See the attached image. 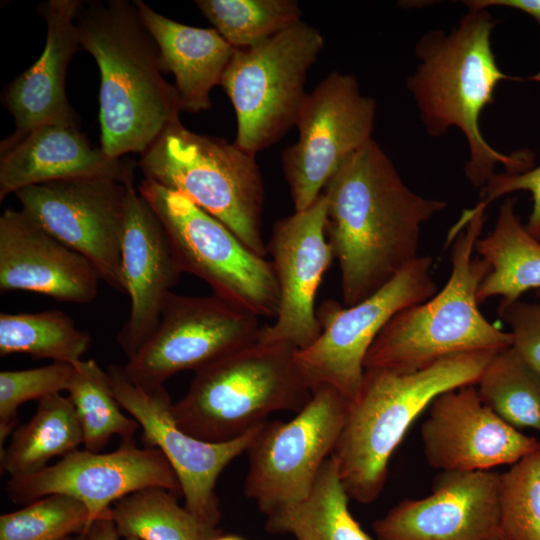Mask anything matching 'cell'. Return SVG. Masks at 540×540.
<instances>
[{
    "instance_id": "1",
    "label": "cell",
    "mask_w": 540,
    "mask_h": 540,
    "mask_svg": "<svg viewBox=\"0 0 540 540\" xmlns=\"http://www.w3.org/2000/svg\"><path fill=\"white\" fill-rule=\"evenodd\" d=\"M322 194L345 307L374 294L419 257L423 224L447 206L411 190L374 139L344 162Z\"/></svg>"
},
{
    "instance_id": "2",
    "label": "cell",
    "mask_w": 540,
    "mask_h": 540,
    "mask_svg": "<svg viewBox=\"0 0 540 540\" xmlns=\"http://www.w3.org/2000/svg\"><path fill=\"white\" fill-rule=\"evenodd\" d=\"M467 7L448 33L434 29L421 36L415 45L418 64L406 86L428 135L439 137L452 127L462 133L468 146L464 174L470 184L482 188L495 174L496 165L508 173L535 166L530 149L504 154L493 148L482 134L480 118L494 103L501 81L540 82V71L528 77L501 71L491 44L495 19L487 8Z\"/></svg>"
},
{
    "instance_id": "3",
    "label": "cell",
    "mask_w": 540,
    "mask_h": 540,
    "mask_svg": "<svg viewBox=\"0 0 540 540\" xmlns=\"http://www.w3.org/2000/svg\"><path fill=\"white\" fill-rule=\"evenodd\" d=\"M76 24L81 46L100 71L101 149L111 158L143 154L180 120L179 98L162 75L157 44L135 4L125 0L83 2Z\"/></svg>"
},
{
    "instance_id": "4",
    "label": "cell",
    "mask_w": 540,
    "mask_h": 540,
    "mask_svg": "<svg viewBox=\"0 0 540 540\" xmlns=\"http://www.w3.org/2000/svg\"><path fill=\"white\" fill-rule=\"evenodd\" d=\"M495 353L452 355L412 372L365 369L331 455L349 499L361 504L376 500L389 460L415 419L440 394L475 385Z\"/></svg>"
},
{
    "instance_id": "5",
    "label": "cell",
    "mask_w": 540,
    "mask_h": 540,
    "mask_svg": "<svg viewBox=\"0 0 540 540\" xmlns=\"http://www.w3.org/2000/svg\"><path fill=\"white\" fill-rule=\"evenodd\" d=\"M485 211L464 210L466 224L451 242L452 270L444 287L430 299L396 313L371 345L365 369L412 372L461 353L499 352L512 345L509 332L490 323L479 309L478 290L489 267L473 258Z\"/></svg>"
},
{
    "instance_id": "6",
    "label": "cell",
    "mask_w": 540,
    "mask_h": 540,
    "mask_svg": "<svg viewBox=\"0 0 540 540\" xmlns=\"http://www.w3.org/2000/svg\"><path fill=\"white\" fill-rule=\"evenodd\" d=\"M296 349L256 342L198 370L173 415L188 434L208 442L234 440L276 411L298 413L313 391Z\"/></svg>"
},
{
    "instance_id": "7",
    "label": "cell",
    "mask_w": 540,
    "mask_h": 540,
    "mask_svg": "<svg viewBox=\"0 0 540 540\" xmlns=\"http://www.w3.org/2000/svg\"><path fill=\"white\" fill-rule=\"evenodd\" d=\"M145 179L176 191L265 257L264 186L253 155L224 138L202 135L176 121L141 154Z\"/></svg>"
},
{
    "instance_id": "8",
    "label": "cell",
    "mask_w": 540,
    "mask_h": 540,
    "mask_svg": "<svg viewBox=\"0 0 540 540\" xmlns=\"http://www.w3.org/2000/svg\"><path fill=\"white\" fill-rule=\"evenodd\" d=\"M323 47L320 32L301 20L255 46L234 50L220 85L234 107L238 148L255 156L295 125L308 95L307 72Z\"/></svg>"
},
{
    "instance_id": "9",
    "label": "cell",
    "mask_w": 540,
    "mask_h": 540,
    "mask_svg": "<svg viewBox=\"0 0 540 540\" xmlns=\"http://www.w3.org/2000/svg\"><path fill=\"white\" fill-rule=\"evenodd\" d=\"M138 192L160 219L182 273L256 317L275 318L279 288L272 261L252 252L223 223L182 194L144 179Z\"/></svg>"
},
{
    "instance_id": "10",
    "label": "cell",
    "mask_w": 540,
    "mask_h": 540,
    "mask_svg": "<svg viewBox=\"0 0 540 540\" xmlns=\"http://www.w3.org/2000/svg\"><path fill=\"white\" fill-rule=\"evenodd\" d=\"M350 401L329 386L287 422H264L247 449L244 494L269 516L305 500L345 425Z\"/></svg>"
},
{
    "instance_id": "11",
    "label": "cell",
    "mask_w": 540,
    "mask_h": 540,
    "mask_svg": "<svg viewBox=\"0 0 540 540\" xmlns=\"http://www.w3.org/2000/svg\"><path fill=\"white\" fill-rule=\"evenodd\" d=\"M433 259L419 256L391 281L363 301L349 307L334 300L317 309L321 334L297 350L298 366L312 391L329 386L349 401L359 394L366 355L388 321L402 309L437 293L431 275Z\"/></svg>"
},
{
    "instance_id": "12",
    "label": "cell",
    "mask_w": 540,
    "mask_h": 540,
    "mask_svg": "<svg viewBox=\"0 0 540 540\" xmlns=\"http://www.w3.org/2000/svg\"><path fill=\"white\" fill-rule=\"evenodd\" d=\"M376 101L355 76L338 71L308 93L296 120L297 142L282 154L295 212L311 207L344 162L373 139Z\"/></svg>"
},
{
    "instance_id": "13",
    "label": "cell",
    "mask_w": 540,
    "mask_h": 540,
    "mask_svg": "<svg viewBox=\"0 0 540 540\" xmlns=\"http://www.w3.org/2000/svg\"><path fill=\"white\" fill-rule=\"evenodd\" d=\"M258 317L211 296L170 292L159 322L123 365L134 381L164 385L178 372L198 371L257 342Z\"/></svg>"
},
{
    "instance_id": "14",
    "label": "cell",
    "mask_w": 540,
    "mask_h": 540,
    "mask_svg": "<svg viewBox=\"0 0 540 540\" xmlns=\"http://www.w3.org/2000/svg\"><path fill=\"white\" fill-rule=\"evenodd\" d=\"M128 182L108 178L64 179L31 185L15 195L22 211L51 236L85 257L100 280L126 294L121 240Z\"/></svg>"
},
{
    "instance_id": "15",
    "label": "cell",
    "mask_w": 540,
    "mask_h": 540,
    "mask_svg": "<svg viewBox=\"0 0 540 540\" xmlns=\"http://www.w3.org/2000/svg\"><path fill=\"white\" fill-rule=\"evenodd\" d=\"M107 373L121 408L139 423L144 446L158 448L175 471L185 507L216 528L221 518L216 481L229 463L247 451L263 423L231 441H204L179 427L164 385L138 383L118 364L110 365Z\"/></svg>"
},
{
    "instance_id": "16",
    "label": "cell",
    "mask_w": 540,
    "mask_h": 540,
    "mask_svg": "<svg viewBox=\"0 0 540 540\" xmlns=\"http://www.w3.org/2000/svg\"><path fill=\"white\" fill-rule=\"evenodd\" d=\"M148 488H162L182 495L178 477L164 454L155 447L122 440L108 453L75 450L53 465L6 483L8 497L18 504L62 494L80 501L88 510L89 525L108 513L110 504Z\"/></svg>"
},
{
    "instance_id": "17",
    "label": "cell",
    "mask_w": 540,
    "mask_h": 540,
    "mask_svg": "<svg viewBox=\"0 0 540 540\" xmlns=\"http://www.w3.org/2000/svg\"><path fill=\"white\" fill-rule=\"evenodd\" d=\"M267 251L277 278L279 306L275 322L261 326L257 341L304 349L321 334L315 301L334 259L326 235L325 196L321 194L308 209L276 221Z\"/></svg>"
},
{
    "instance_id": "18",
    "label": "cell",
    "mask_w": 540,
    "mask_h": 540,
    "mask_svg": "<svg viewBox=\"0 0 540 540\" xmlns=\"http://www.w3.org/2000/svg\"><path fill=\"white\" fill-rule=\"evenodd\" d=\"M421 440L428 464L441 471L512 465L540 446L489 408L475 385L451 389L432 401Z\"/></svg>"
},
{
    "instance_id": "19",
    "label": "cell",
    "mask_w": 540,
    "mask_h": 540,
    "mask_svg": "<svg viewBox=\"0 0 540 540\" xmlns=\"http://www.w3.org/2000/svg\"><path fill=\"white\" fill-rule=\"evenodd\" d=\"M500 473L442 471L432 492L406 499L374 524L378 540H486L499 530Z\"/></svg>"
},
{
    "instance_id": "20",
    "label": "cell",
    "mask_w": 540,
    "mask_h": 540,
    "mask_svg": "<svg viewBox=\"0 0 540 540\" xmlns=\"http://www.w3.org/2000/svg\"><path fill=\"white\" fill-rule=\"evenodd\" d=\"M121 266L130 312L117 340L129 359L155 330L165 298L182 274L160 219L133 181L127 185Z\"/></svg>"
},
{
    "instance_id": "21",
    "label": "cell",
    "mask_w": 540,
    "mask_h": 540,
    "mask_svg": "<svg viewBox=\"0 0 540 540\" xmlns=\"http://www.w3.org/2000/svg\"><path fill=\"white\" fill-rule=\"evenodd\" d=\"M100 277L89 261L47 233L22 210L0 217V291H28L59 302L86 304Z\"/></svg>"
},
{
    "instance_id": "22",
    "label": "cell",
    "mask_w": 540,
    "mask_h": 540,
    "mask_svg": "<svg viewBox=\"0 0 540 540\" xmlns=\"http://www.w3.org/2000/svg\"><path fill=\"white\" fill-rule=\"evenodd\" d=\"M74 178L127 183L133 180V166L91 147L77 121L45 123L13 143H1V201L31 185Z\"/></svg>"
},
{
    "instance_id": "23",
    "label": "cell",
    "mask_w": 540,
    "mask_h": 540,
    "mask_svg": "<svg viewBox=\"0 0 540 540\" xmlns=\"http://www.w3.org/2000/svg\"><path fill=\"white\" fill-rule=\"evenodd\" d=\"M83 1L50 0L41 6L47 23L45 48L38 60L6 88L4 103L16 130L2 144L13 143L34 128L55 121H77L65 91L68 64L81 46L76 18Z\"/></svg>"
},
{
    "instance_id": "24",
    "label": "cell",
    "mask_w": 540,
    "mask_h": 540,
    "mask_svg": "<svg viewBox=\"0 0 540 540\" xmlns=\"http://www.w3.org/2000/svg\"><path fill=\"white\" fill-rule=\"evenodd\" d=\"M133 3L157 44L163 72L175 76L181 111L210 109V92L220 84L235 49L214 28L184 25L157 13L141 0Z\"/></svg>"
},
{
    "instance_id": "25",
    "label": "cell",
    "mask_w": 540,
    "mask_h": 540,
    "mask_svg": "<svg viewBox=\"0 0 540 540\" xmlns=\"http://www.w3.org/2000/svg\"><path fill=\"white\" fill-rule=\"evenodd\" d=\"M474 251L489 267L478 290L479 303L494 296L517 300L529 290L540 295V240L521 222L513 198L500 206L493 229L476 241Z\"/></svg>"
},
{
    "instance_id": "26",
    "label": "cell",
    "mask_w": 540,
    "mask_h": 540,
    "mask_svg": "<svg viewBox=\"0 0 540 540\" xmlns=\"http://www.w3.org/2000/svg\"><path fill=\"white\" fill-rule=\"evenodd\" d=\"M83 444V431L68 397L51 395L38 401L36 412L11 434L0 450L1 471L12 476L38 472L54 457H64Z\"/></svg>"
},
{
    "instance_id": "27",
    "label": "cell",
    "mask_w": 540,
    "mask_h": 540,
    "mask_svg": "<svg viewBox=\"0 0 540 540\" xmlns=\"http://www.w3.org/2000/svg\"><path fill=\"white\" fill-rule=\"evenodd\" d=\"M333 456L302 502L267 516L266 530L295 540H373L352 516Z\"/></svg>"
},
{
    "instance_id": "28",
    "label": "cell",
    "mask_w": 540,
    "mask_h": 540,
    "mask_svg": "<svg viewBox=\"0 0 540 540\" xmlns=\"http://www.w3.org/2000/svg\"><path fill=\"white\" fill-rule=\"evenodd\" d=\"M112 518L120 537L138 540H210L220 531L202 522L177 496L162 488H148L118 500Z\"/></svg>"
},
{
    "instance_id": "29",
    "label": "cell",
    "mask_w": 540,
    "mask_h": 540,
    "mask_svg": "<svg viewBox=\"0 0 540 540\" xmlns=\"http://www.w3.org/2000/svg\"><path fill=\"white\" fill-rule=\"evenodd\" d=\"M91 343L87 331L60 310L0 314V356L23 353L36 359L75 364Z\"/></svg>"
},
{
    "instance_id": "30",
    "label": "cell",
    "mask_w": 540,
    "mask_h": 540,
    "mask_svg": "<svg viewBox=\"0 0 540 540\" xmlns=\"http://www.w3.org/2000/svg\"><path fill=\"white\" fill-rule=\"evenodd\" d=\"M475 386L482 401L504 421L540 432V370L512 346L494 354Z\"/></svg>"
},
{
    "instance_id": "31",
    "label": "cell",
    "mask_w": 540,
    "mask_h": 540,
    "mask_svg": "<svg viewBox=\"0 0 540 540\" xmlns=\"http://www.w3.org/2000/svg\"><path fill=\"white\" fill-rule=\"evenodd\" d=\"M74 365L67 391L82 427L84 449L100 452L113 435L121 441L133 439L140 425L121 412L107 371L94 360Z\"/></svg>"
},
{
    "instance_id": "32",
    "label": "cell",
    "mask_w": 540,
    "mask_h": 540,
    "mask_svg": "<svg viewBox=\"0 0 540 540\" xmlns=\"http://www.w3.org/2000/svg\"><path fill=\"white\" fill-rule=\"evenodd\" d=\"M196 5L234 48L255 46L301 21L293 0H197Z\"/></svg>"
},
{
    "instance_id": "33",
    "label": "cell",
    "mask_w": 540,
    "mask_h": 540,
    "mask_svg": "<svg viewBox=\"0 0 540 540\" xmlns=\"http://www.w3.org/2000/svg\"><path fill=\"white\" fill-rule=\"evenodd\" d=\"M499 529L509 540H540V446L500 474Z\"/></svg>"
},
{
    "instance_id": "34",
    "label": "cell",
    "mask_w": 540,
    "mask_h": 540,
    "mask_svg": "<svg viewBox=\"0 0 540 540\" xmlns=\"http://www.w3.org/2000/svg\"><path fill=\"white\" fill-rule=\"evenodd\" d=\"M87 508L77 499L51 494L0 516V540H64L89 529Z\"/></svg>"
},
{
    "instance_id": "35",
    "label": "cell",
    "mask_w": 540,
    "mask_h": 540,
    "mask_svg": "<svg viewBox=\"0 0 540 540\" xmlns=\"http://www.w3.org/2000/svg\"><path fill=\"white\" fill-rule=\"evenodd\" d=\"M74 371V364L52 362L32 369L0 372V449L16 428L18 408L25 402L67 390Z\"/></svg>"
},
{
    "instance_id": "36",
    "label": "cell",
    "mask_w": 540,
    "mask_h": 540,
    "mask_svg": "<svg viewBox=\"0 0 540 540\" xmlns=\"http://www.w3.org/2000/svg\"><path fill=\"white\" fill-rule=\"evenodd\" d=\"M497 313L510 328L511 346L540 370V302L500 301Z\"/></svg>"
},
{
    "instance_id": "37",
    "label": "cell",
    "mask_w": 540,
    "mask_h": 540,
    "mask_svg": "<svg viewBox=\"0 0 540 540\" xmlns=\"http://www.w3.org/2000/svg\"><path fill=\"white\" fill-rule=\"evenodd\" d=\"M516 191H527L531 195L532 209L525 227L540 240V164L519 173H495L481 188L480 200L472 211L486 210L496 199Z\"/></svg>"
},
{
    "instance_id": "38",
    "label": "cell",
    "mask_w": 540,
    "mask_h": 540,
    "mask_svg": "<svg viewBox=\"0 0 540 540\" xmlns=\"http://www.w3.org/2000/svg\"><path fill=\"white\" fill-rule=\"evenodd\" d=\"M466 6L479 8L505 7L522 12L531 17L540 26V0H468Z\"/></svg>"
},
{
    "instance_id": "39",
    "label": "cell",
    "mask_w": 540,
    "mask_h": 540,
    "mask_svg": "<svg viewBox=\"0 0 540 540\" xmlns=\"http://www.w3.org/2000/svg\"><path fill=\"white\" fill-rule=\"evenodd\" d=\"M119 537L112 518V509L97 518L89 529L82 534V540H118Z\"/></svg>"
},
{
    "instance_id": "40",
    "label": "cell",
    "mask_w": 540,
    "mask_h": 540,
    "mask_svg": "<svg viewBox=\"0 0 540 540\" xmlns=\"http://www.w3.org/2000/svg\"><path fill=\"white\" fill-rule=\"evenodd\" d=\"M210 540H245V539H243L242 537L237 536V535H229V534L221 535V534H219V535L213 537Z\"/></svg>"
},
{
    "instance_id": "41",
    "label": "cell",
    "mask_w": 540,
    "mask_h": 540,
    "mask_svg": "<svg viewBox=\"0 0 540 540\" xmlns=\"http://www.w3.org/2000/svg\"><path fill=\"white\" fill-rule=\"evenodd\" d=\"M486 540H509L500 529Z\"/></svg>"
},
{
    "instance_id": "42",
    "label": "cell",
    "mask_w": 540,
    "mask_h": 540,
    "mask_svg": "<svg viewBox=\"0 0 540 540\" xmlns=\"http://www.w3.org/2000/svg\"><path fill=\"white\" fill-rule=\"evenodd\" d=\"M124 540H138V539H135V538H125Z\"/></svg>"
},
{
    "instance_id": "43",
    "label": "cell",
    "mask_w": 540,
    "mask_h": 540,
    "mask_svg": "<svg viewBox=\"0 0 540 540\" xmlns=\"http://www.w3.org/2000/svg\"><path fill=\"white\" fill-rule=\"evenodd\" d=\"M64 540H71V538H70V537H68V538H66V539H64Z\"/></svg>"
}]
</instances>
